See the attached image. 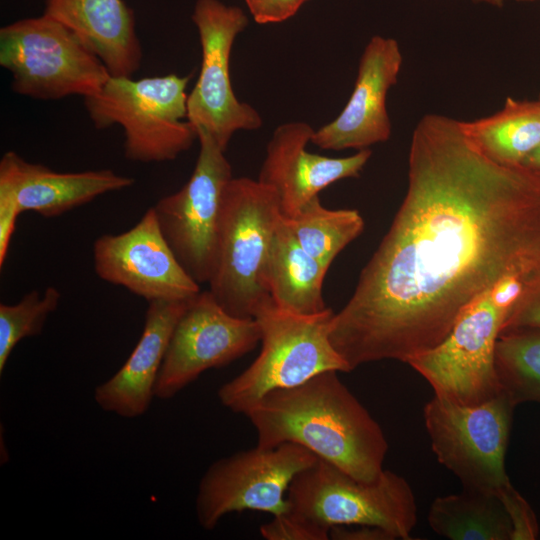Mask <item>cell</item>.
I'll return each mask as SVG.
<instances>
[{
    "instance_id": "7c38bea8",
    "label": "cell",
    "mask_w": 540,
    "mask_h": 540,
    "mask_svg": "<svg viewBox=\"0 0 540 540\" xmlns=\"http://www.w3.org/2000/svg\"><path fill=\"white\" fill-rule=\"evenodd\" d=\"M196 132L200 151L190 179L152 208L176 258L200 284L208 283L214 270L222 194L232 168L212 137Z\"/></svg>"
},
{
    "instance_id": "5b68a950",
    "label": "cell",
    "mask_w": 540,
    "mask_h": 540,
    "mask_svg": "<svg viewBox=\"0 0 540 540\" xmlns=\"http://www.w3.org/2000/svg\"><path fill=\"white\" fill-rule=\"evenodd\" d=\"M191 75L169 74L133 80L110 76L103 88L84 98L97 129L120 125L125 157L137 162L176 159L197 139L187 120L186 88Z\"/></svg>"
},
{
    "instance_id": "484cf974",
    "label": "cell",
    "mask_w": 540,
    "mask_h": 540,
    "mask_svg": "<svg viewBox=\"0 0 540 540\" xmlns=\"http://www.w3.org/2000/svg\"><path fill=\"white\" fill-rule=\"evenodd\" d=\"M260 534L267 540H327L329 530L308 523L289 513L273 516L260 526Z\"/></svg>"
},
{
    "instance_id": "d6a6232c",
    "label": "cell",
    "mask_w": 540,
    "mask_h": 540,
    "mask_svg": "<svg viewBox=\"0 0 540 540\" xmlns=\"http://www.w3.org/2000/svg\"><path fill=\"white\" fill-rule=\"evenodd\" d=\"M518 2H528V3H531V2H535V1H539V0H516Z\"/></svg>"
},
{
    "instance_id": "44dd1931",
    "label": "cell",
    "mask_w": 540,
    "mask_h": 540,
    "mask_svg": "<svg viewBox=\"0 0 540 540\" xmlns=\"http://www.w3.org/2000/svg\"><path fill=\"white\" fill-rule=\"evenodd\" d=\"M466 136L490 159L520 166L540 145V96L536 100L508 97L500 110L462 121Z\"/></svg>"
},
{
    "instance_id": "d4e9b609",
    "label": "cell",
    "mask_w": 540,
    "mask_h": 540,
    "mask_svg": "<svg viewBox=\"0 0 540 540\" xmlns=\"http://www.w3.org/2000/svg\"><path fill=\"white\" fill-rule=\"evenodd\" d=\"M61 294L53 286L41 295L31 291L16 304H0V373L20 340L41 334L46 319L56 310Z\"/></svg>"
},
{
    "instance_id": "8fae6325",
    "label": "cell",
    "mask_w": 540,
    "mask_h": 540,
    "mask_svg": "<svg viewBox=\"0 0 540 540\" xmlns=\"http://www.w3.org/2000/svg\"><path fill=\"white\" fill-rule=\"evenodd\" d=\"M192 20L199 33L202 61L187 97V120L225 151L236 131L262 126L260 114L235 96L230 77L232 46L248 18L239 7L219 0H197Z\"/></svg>"
},
{
    "instance_id": "d6986e66",
    "label": "cell",
    "mask_w": 540,
    "mask_h": 540,
    "mask_svg": "<svg viewBox=\"0 0 540 540\" xmlns=\"http://www.w3.org/2000/svg\"><path fill=\"white\" fill-rule=\"evenodd\" d=\"M43 14L72 29L102 60L111 76H132L142 48L132 9L123 0H44Z\"/></svg>"
},
{
    "instance_id": "ffe728a7",
    "label": "cell",
    "mask_w": 540,
    "mask_h": 540,
    "mask_svg": "<svg viewBox=\"0 0 540 540\" xmlns=\"http://www.w3.org/2000/svg\"><path fill=\"white\" fill-rule=\"evenodd\" d=\"M299 244L282 217L273 234L266 269L271 299L279 308L314 315L328 307L322 295L327 273Z\"/></svg>"
},
{
    "instance_id": "4316f807",
    "label": "cell",
    "mask_w": 540,
    "mask_h": 540,
    "mask_svg": "<svg viewBox=\"0 0 540 540\" xmlns=\"http://www.w3.org/2000/svg\"><path fill=\"white\" fill-rule=\"evenodd\" d=\"M511 329L540 331V274L527 282L511 308L502 331Z\"/></svg>"
},
{
    "instance_id": "6da1fadb",
    "label": "cell",
    "mask_w": 540,
    "mask_h": 540,
    "mask_svg": "<svg viewBox=\"0 0 540 540\" xmlns=\"http://www.w3.org/2000/svg\"><path fill=\"white\" fill-rule=\"evenodd\" d=\"M540 274V174L487 157L461 120L413 129L403 201L329 338L349 370L441 343L501 279Z\"/></svg>"
},
{
    "instance_id": "f1b7e54d",
    "label": "cell",
    "mask_w": 540,
    "mask_h": 540,
    "mask_svg": "<svg viewBox=\"0 0 540 540\" xmlns=\"http://www.w3.org/2000/svg\"><path fill=\"white\" fill-rule=\"evenodd\" d=\"M20 214L16 200L11 195L0 192V267L6 260L16 220Z\"/></svg>"
},
{
    "instance_id": "277c9868",
    "label": "cell",
    "mask_w": 540,
    "mask_h": 540,
    "mask_svg": "<svg viewBox=\"0 0 540 540\" xmlns=\"http://www.w3.org/2000/svg\"><path fill=\"white\" fill-rule=\"evenodd\" d=\"M333 314L330 308L314 315L295 314L279 308L272 299L262 304L254 315L260 329V353L220 387L221 404L244 414L270 391L298 386L326 371L349 372L329 338Z\"/></svg>"
},
{
    "instance_id": "2e32d148",
    "label": "cell",
    "mask_w": 540,
    "mask_h": 540,
    "mask_svg": "<svg viewBox=\"0 0 540 540\" xmlns=\"http://www.w3.org/2000/svg\"><path fill=\"white\" fill-rule=\"evenodd\" d=\"M314 131L306 122L284 123L267 145L257 180L275 192L284 218L293 217L329 185L358 177L371 157L370 149L341 158L308 152Z\"/></svg>"
},
{
    "instance_id": "4fadbf2b",
    "label": "cell",
    "mask_w": 540,
    "mask_h": 540,
    "mask_svg": "<svg viewBox=\"0 0 540 540\" xmlns=\"http://www.w3.org/2000/svg\"><path fill=\"white\" fill-rule=\"evenodd\" d=\"M260 342L254 318L229 314L209 290L193 297L170 338L154 395L170 399L211 368L223 367Z\"/></svg>"
},
{
    "instance_id": "cb8c5ba5",
    "label": "cell",
    "mask_w": 540,
    "mask_h": 540,
    "mask_svg": "<svg viewBox=\"0 0 540 540\" xmlns=\"http://www.w3.org/2000/svg\"><path fill=\"white\" fill-rule=\"evenodd\" d=\"M495 368L501 391L516 405L540 404V331H502L496 342Z\"/></svg>"
},
{
    "instance_id": "30bf717a",
    "label": "cell",
    "mask_w": 540,
    "mask_h": 540,
    "mask_svg": "<svg viewBox=\"0 0 540 540\" xmlns=\"http://www.w3.org/2000/svg\"><path fill=\"white\" fill-rule=\"evenodd\" d=\"M317 458L302 446L283 443L271 448L256 445L215 461L199 483V524L212 530L226 514L245 510L285 513L291 481Z\"/></svg>"
},
{
    "instance_id": "9a60e30c",
    "label": "cell",
    "mask_w": 540,
    "mask_h": 540,
    "mask_svg": "<svg viewBox=\"0 0 540 540\" xmlns=\"http://www.w3.org/2000/svg\"><path fill=\"white\" fill-rule=\"evenodd\" d=\"M403 63L399 43L373 36L360 57L353 91L330 123L314 131L311 143L325 150L369 149L386 142L392 132L386 100L397 84Z\"/></svg>"
},
{
    "instance_id": "3957f363",
    "label": "cell",
    "mask_w": 540,
    "mask_h": 540,
    "mask_svg": "<svg viewBox=\"0 0 540 540\" xmlns=\"http://www.w3.org/2000/svg\"><path fill=\"white\" fill-rule=\"evenodd\" d=\"M282 218L275 192L258 180L231 178L221 201L215 266L209 291L229 314L254 318L271 299L266 269Z\"/></svg>"
},
{
    "instance_id": "1f68e13d",
    "label": "cell",
    "mask_w": 540,
    "mask_h": 540,
    "mask_svg": "<svg viewBox=\"0 0 540 540\" xmlns=\"http://www.w3.org/2000/svg\"><path fill=\"white\" fill-rule=\"evenodd\" d=\"M479 3H484L492 7H502L504 5V0H474Z\"/></svg>"
},
{
    "instance_id": "ba28073f",
    "label": "cell",
    "mask_w": 540,
    "mask_h": 540,
    "mask_svg": "<svg viewBox=\"0 0 540 540\" xmlns=\"http://www.w3.org/2000/svg\"><path fill=\"white\" fill-rule=\"evenodd\" d=\"M516 404L503 391L478 405L434 395L423 408L431 449L465 488L488 491L503 502L517 490L505 469Z\"/></svg>"
},
{
    "instance_id": "603a6c76",
    "label": "cell",
    "mask_w": 540,
    "mask_h": 540,
    "mask_svg": "<svg viewBox=\"0 0 540 540\" xmlns=\"http://www.w3.org/2000/svg\"><path fill=\"white\" fill-rule=\"evenodd\" d=\"M284 220L302 248L327 270L336 256L364 229V220L357 210L327 209L319 196Z\"/></svg>"
},
{
    "instance_id": "e0dca14e",
    "label": "cell",
    "mask_w": 540,
    "mask_h": 540,
    "mask_svg": "<svg viewBox=\"0 0 540 540\" xmlns=\"http://www.w3.org/2000/svg\"><path fill=\"white\" fill-rule=\"evenodd\" d=\"M133 183V178L109 169L57 172L28 162L14 151H7L0 160V192L11 195L21 213L34 211L44 217L62 215Z\"/></svg>"
},
{
    "instance_id": "7402d4cb",
    "label": "cell",
    "mask_w": 540,
    "mask_h": 540,
    "mask_svg": "<svg viewBox=\"0 0 540 540\" xmlns=\"http://www.w3.org/2000/svg\"><path fill=\"white\" fill-rule=\"evenodd\" d=\"M428 523L451 540H511L512 524L500 498L491 492L465 488L439 496L430 505Z\"/></svg>"
},
{
    "instance_id": "83f0119b",
    "label": "cell",
    "mask_w": 540,
    "mask_h": 540,
    "mask_svg": "<svg viewBox=\"0 0 540 540\" xmlns=\"http://www.w3.org/2000/svg\"><path fill=\"white\" fill-rule=\"evenodd\" d=\"M306 0H245L259 24L279 23L294 16Z\"/></svg>"
},
{
    "instance_id": "7a4b0ae2",
    "label": "cell",
    "mask_w": 540,
    "mask_h": 540,
    "mask_svg": "<svg viewBox=\"0 0 540 540\" xmlns=\"http://www.w3.org/2000/svg\"><path fill=\"white\" fill-rule=\"evenodd\" d=\"M337 371L265 394L244 415L257 445L293 443L350 475L375 480L384 470L388 442L378 422L339 379Z\"/></svg>"
},
{
    "instance_id": "8992f818",
    "label": "cell",
    "mask_w": 540,
    "mask_h": 540,
    "mask_svg": "<svg viewBox=\"0 0 540 540\" xmlns=\"http://www.w3.org/2000/svg\"><path fill=\"white\" fill-rule=\"evenodd\" d=\"M286 501V513L329 531L371 525L406 540L418 519L416 498L404 477L383 470L375 480L364 481L320 458L293 478Z\"/></svg>"
},
{
    "instance_id": "5bb4252c",
    "label": "cell",
    "mask_w": 540,
    "mask_h": 540,
    "mask_svg": "<svg viewBox=\"0 0 540 540\" xmlns=\"http://www.w3.org/2000/svg\"><path fill=\"white\" fill-rule=\"evenodd\" d=\"M93 261L102 280L125 287L148 303L189 300L200 292L164 238L152 207L129 230L98 237Z\"/></svg>"
},
{
    "instance_id": "4dcf8cb0",
    "label": "cell",
    "mask_w": 540,
    "mask_h": 540,
    "mask_svg": "<svg viewBox=\"0 0 540 540\" xmlns=\"http://www.w3.org/2000/svg\"><path fill=\"white\" fill-rule=\"evenodd\" d=\"M522 166L540 174V145L526 158Z\"/></svg>"
},
{
    "instance_id": "52a82bcc",
    "label": "cell",
    "mask_w": 540,
    "mask_h": 540,
    "mask_svg": "<svg viewBox=\"0 0 540 540\" xmlns=\"http://www.w3.org/2000/svg\"><path fill=\"white\" fill-rule=\"evenodd\" d=\"M0 65L15 93L38 100L93 96L111 76L72 29L45 14L0 29Z\"/></svg>"
},
{
    "instance_id": "9c48e42d",
    "label": "cell",
    "mask_w": 540,
    "mask_h": 540,
    "mask_svg": "<svg viewBox=\"0 0 540 540\" xmlns=\"http://www.w3.org/2000/svg\"><path fill=\"white\" fill-rule=\"evenodd\" d=\"M509 311L490 288L461 313L441 343L406 364L429 383L434 395L463 405L492 399L501 392L495 348Z\"/></svg>"
},
{
    "instance_id": "ac0fdd59",
    "label": "cell",
    "mask_w": 540,
    "mask_h": 540,
    "mask_svg": "<svg viewBox=\"0 0 540 540\" xmlns=\"http://www.w3.org/2000/svg\"><path fill=\"white\" fill-rule=\"evenodd\" d=\"M190 300L148 303L143 332L135 348L123 366L95 389L94 399L104 411L125 418L147 411L170 338Z\"/></svg>"
},
{
    "instance_id": "f546056e",
    "label": "cell",
    "mask_w": 540,
    "mask_h": 540,
    "mask_svg": "<svg viewBox=\"0 0 540 540\" xmlns=\"http://www.w3.org/2000/svg\"><path fill=\"white\" fill-rule=\"evenodd\" d=\"M334 540H394L395 537L383 528L371 525L334 526L329 531Z\"/></svg>"
}]
</instances>
